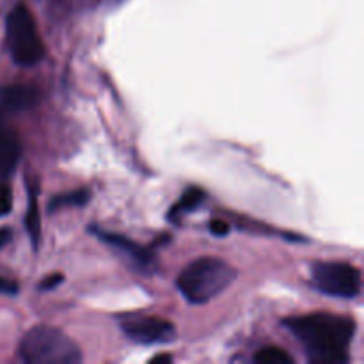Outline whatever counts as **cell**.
<instances>
[{
	"label": "cell",
	"mask_w": 364,
	"mask_h": 364,
	"mask_svg": "<svg viewBox=\"0 0 364 364\" xmlns=\"http://www.w3.org/2000/svg\"><path fill=\"white\" fill-rule=\"evenodd\" d=\"M283 326L302 345L309 363H348V347L355 334V322L348 316L331 315V313H309V315L287 318Z\"/></svg>",
	"instance_id": "6da1fadb"
},
{
	"label": "cell",
	"mask_w": 364,
	"mask_h": 364,
	"mask_svg": "<svg viewBox=\"0 0 364 364\" xmlns=\"http://www.w3.org/2000/svg\"><path fill=\"white\" fill-rule=\"evenodd\" d=\"M237 279V270L228 262L205 256L188 263L176 279V288L191 304H206L219 297Z\"/></svg>",
	"instance_id": "7a4b0ae2"
},
{
	"label": "cell",
	"mask_w": 364,
	"mask_h": 364,
	"mask_svg": "<svg viewBox=\"0 0 364 364\" xmlns=\"http://www.w3.org/2000/svg\"><path fill=\"white\" fill-rule=\"evenodd\" d=\"M20 359L27 364H78L82 352L68 334L57 327L36 326L21 338Z\"/></svg>",
	"instance_id": "3957f363"
},
{
	"label": "cell",
	"mask_w": 364,
	"mask_h": 364,
	"mask_svg": "<svg viewBox=\"0 0 364 364\" xmlns=\"http://www.w3.org/2000/svg\"><path fill=\"white\" fill-rule=\"evenodd\" d=\"M7 45L18 66H36L45 57V45L39 38L36 20L27 6L18 4L7 16Z\"/></svg>",
	"instance_id": "277c9868"
},
{
	"label": "cell",
	"mask_w": 364,
	"mask_h": 364,
	"mask_svg": "<svg viewBox=\"0 0 364 364\" xmlns=\"http://www.w3.org/2000/svg\"><path fill=\"white\" fill-rule=\"evenodd\" d=\"M311 284L323 295L354 299L361 294V270L345 262H322L311 267Z\"/></svg>",
	"instance_id": "5b68a950"
},
{
	"label": "cell",
	"mask_w": 364,
	"mask_h": 364,
	"mask_svg": "<svg viewBox=\"0 0 364 364\" xmlns=\"http://www.w3.org/2000/svg\"><path fill=\"white\" fill-rule=\"evenodd\" d=\"M128 340L139 345H169L178 338V331L169 320L159 316H139L121 323Z\"/></svg>",
	"instance_id": "8992f818"
},
{
	"label": "cell",
	"mask_w": 364,
	"mask_h": 364,
	"mask_svg": "<svg viewBox=\"0 0 364 364\" xmlns=\"http://www.w3.org/2000/svg\"><path fill=\"white\" fill-rule=\"evenodd\" d=\"M20 139L0 114V178H7L14 173L20 162Z\"/></svg>",
	"instance_id": "52a82bcc"
},
{
	"label": "cell",
	"mask_w": 364,
	"mask_h": 364,
	"mask_svg": "<svg viewBox=\"0 0 364 364\" xmlns=\"http://www.w3.org/2000/svg\"><path fill=\"white\" fill-rule=\"evenodd\" d=\"M91 231L100 238V240H103L105 244L112 245V247L119 249L121 252H124L127 256H130V258L137 263V267H149L153 263V252L151 251L141 247V245L135 244V242L128 240V238L123 237V235L109 233V231L98 230V228H92Z\"/></svg>",
	"instance_id": "ba28073f"
},
{
	"label": "cell",
	"mask_w": 364,
	"mask_h": 364,
	"mask_svg": "<svg viewBox=\"0 0 364 364\" xmlns=\"http://www.w3.org/2000/svg\"><path fill=\"white\" fill-rule=\"evenodd\" d=\"M39 92L31 84H11L0 87V103L13 112L27 110L36 105Z\"/></svg>",
	"instance_id": "9c48e42d"
},
{
	"label": "cell",
	"mask_w": 364,
	"mask_h": 364,
	"mask_svg": "<svg viewBox=\"0 0 364 364\" xmlns=\"http://www.w3.org/2000/svg\"><path fill=\"white\" fill-rule=\"evenodd\" d=\"M205 198H206V194H205V191H201V188H198V187L188 188V191L183 194V198H181L180 201L173 206V210L169 212V219L178 220L180 217H183L185 213L194 212V210H198V206L205 201Z\"/></svg>",
	"instance_id": "30bf717a"
},
{
	"label": "cell",
	"mask_w": 364,
	"mask_h": 364,
	"mask_svg": "<svg viewBox=\"0 0 364 364\" xmlns=\"http://www.w3.org/2000/svg\"><path fill=\"white\" fill-rule=\"evenodd\" d=\"M25 226H27L28 235H31L32 247L38 249L39 245V235H41V228H39V205H38V192L36 188H28V210L25 215Z\"/></svg>",
	"instance_id": "8fae6325"
},
{
	"label": "cell",
	"mask_w": 364,
	"mask_h": 364,
	"mask_svg": "<svg viewBox=\"0 0 364 364\" xmlns=\"http://www.w3.org/2000/svg\"><path fill=\"white\" fill-rule=\"evenodd\" d=\"M252 361L256 364H294V358L279 347H267L262 348Z\"/></svg>",
	"instance_id": "7c38bea8"
},
{
	"label": "cell",
	"mask_w": 364,
	"mask_h": 364,
	"mask_svg": "<svg viewBox=\"0 0 364 364\" xmlns=\"http://www.w3.org/2000/svg\"><path fill=\"white\" fill-rule=\"evenodd\" d=\"M89 201V191L82 188V191L70 192V194H60L50 201L48 208L50 212H55V210L63 208V206H84Z\"/></svg>",
	"instance_id": "4fadbf2b"
},
{
	"label": "cell",
	"mask_w": 364,
	"mask_h": 364,
	"mask_svg": "<svg viewBox=\"0 0 364 364\" xmlns=\"http://www.w3.org/2000/svg\"><path fill=\"white\" fill-rule=\"evenodd\" d=\"M11 206H13V196L7 185L0 183V217L7 215L11 212Z\"/></svg>",
	"instance_id": "5bb4252c"
},
{
	"label": "cell",
	"mask_w": 364,
	"mask_h": 364,
	"mask_svg": "<svg viewBox=\"0 0 364 364\" xmlns=\"http://www.w3.org/2000/svg\"><path fill=\"white\" fill-rule=\"evenodd\" d=\"M63 281H64L63 274H52V276H46L45 279L41 281V284H39V290H41V291L53 290V288L59 287V284L63 283Z\"/></svg>",
	"instance_id": "9a60e30c"
},
{
	"label": "cell",
	"mask_w": 364,
	"mask_h": 364,
	"mask_svg": "<svg viewBox=\"0 0 364 364\" xmlns=\"http://www.w3.org/2000/svg\"><path fill=\"white\" fill-rule=\"evenodd\" d=\"M230 231H231L230 224L224 223V220L215 219V220H212V223H210V233H212L213 237H226Z\"/></svg>",
	"instance_id": "2e32d148"
},
{
	"label": "cell",
	"mask_w": 364,
	"mask_h": 364,
	"mask_svg": "<svg viewBox=\"0 0 364 364\" xmlns=\"http://www.w3.org/2000/svg\"><path fill=\"white\" fill-rule=\"evenodd\" d=\"M18 284L14 281L6 279V277H0V294L4 295H16L18 294Z\"/></svg>",
	"instance_id": "e0dca14e"
},
{
	"label": "cell",
	"mask_w": 364,
	"mask_h": 364,
	"mask_svg": "<svg viewBox=\"0 0 364 364\" xmlns=\"http://www.w3.org/2000/svg\"><path fill=\"white\" fill-rule=\"evenodd\" d=\"M11 242V230H7V228H0V249L4 247V245H7Z\"/></svg>",
	"instance_id": "ac0fdd59"
},
{
	"label": "cell",
	"mask_w": 364,
	"mask_h": 364,
	"mask_svg": "<svg viewBox=\"0 0 364 364\" xmlns=\"http://www.w3.org/2000/svg\"><path fill=\"white\" fill-rule=\"evenodd\" d=\"M173 361V358L167 354H162V355H156V358L151 359V363H171Z\"/></svg>",
	"instance_id": "d6986e66"
}]
</instances>
